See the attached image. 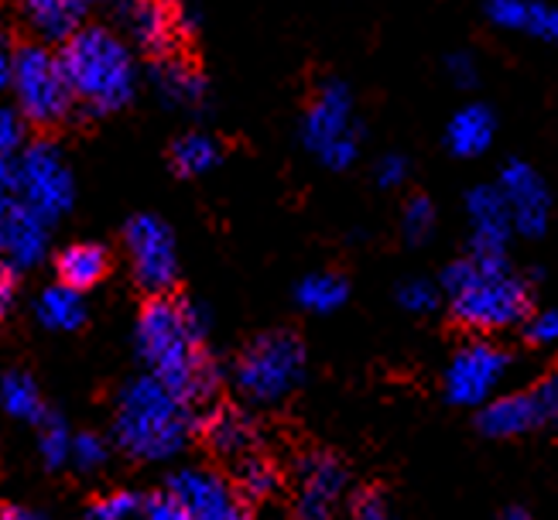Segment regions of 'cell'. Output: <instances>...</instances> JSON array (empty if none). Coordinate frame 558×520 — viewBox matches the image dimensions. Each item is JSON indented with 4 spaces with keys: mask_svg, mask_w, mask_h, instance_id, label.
Returning <instances> with one entry per match:
<instances>
[{
    "mask_svg": "<svg viewBox=\"0 0 558 520\" xmlns=\"http://www.w3.org/2000/svg\"><path fill=\"white\" fill-rule=\"evenodd\" d=\"M209 315L189 299H158L144 302L137 315V356L148 374L161 380L185 404H199L220 384V366L206 353Z\"/></svg>",
    "mask_w": 558,
    "mask_h": 520,
    "instance_id": "1",
    "label": "cell"
},
{
    "mask_svg": "<svg viewBox=\"0 0 558 520\" xmlns=\"http://www.w3.org/2000/svg\"><path fill=\"white\" fill-rule=\"evenodd\" d=\"M439 288L449 294L452 318L466 329L500 332L524 322L531 312V288L521 275H514L507 254H470L463 261H452L442 270Z\"/></svg>",
    "mask_w": 558,
    "mask_h": 520,
    "instance_id": "2",
    "label": "cell"
},
{
    "mask_svg": "<svg viewBox=\"0 0 558 520\" xmlns=\"http://www.w3.org/2000/svg\"><path fill=\"white\" fill-rule=\"evenodd\" d=\"M192 428H196L192 404H185L179 394H172L151 374L134 377L120 390L117 414H113V442L131 459L141 462L175 459L185 449Z\"/></svg>",
    "mask_w": 558,
    "mask_h": 520,
    "instance_id": "3",
    "label": "cell"
},
{
    "mask_svg": "<svg viewBox=\"0 0 558 520\" xmlns=\"http://www.w3.org/2000/svg\"><path fill=\"white\" fill-rule=\"evenodd\" d=\"M59 59L65 69V80L86 113H117L124 110L137 93V65L131 48L120 41L110 28L83 24L62 48Z\"/></svg>",
    "mask_w": 558,
    "mask_h": 520,
    "instance_id": "4",
    "label": "cell"
},
{
    "mask_svg": "<svg viewBox=\"0 0 558 520\" xmlns=\"http://www.w3.org/2000/svg\"><path fill=\"white\" fill-rule=\"evenodd\" d=\"M11 86L17 96V110L24 113V120L35 123V128H56V123H62L72 113V107H76L59 52H52V48L41 41H28L14 48Z\"/></svg>",
    "mask_w": 558,
    "mask_h": 520,
    "instance_id": "5",
    "label": "cell"
},
{
    "mask_svg": "<svg viewBox=\"0 0 558 520\" xmlns=\"http://www.w3.org/2000/svg\"><path fill=\"white\" fill-rule=\"evenodd\" d=\"M305 377V346L291 332L257 336L236 360V390L251 404H278Z\"/></svg>",
    "mask_w": 558,
    "mask_h": 520,
    "instance_id": "6",
    "label": "cell"
},
{
    "mask_svg": "<svg viewBox=\"0 0 558 520\" xmlns=\"http://www.w3.org/2000/svg\"><path fill=\"white\" fill-rule=\"evenodd\" d=\"M302 141L326 168L343 171L360 155V123L353 93L347 83L329 80L315 89L312 104L302 117Z\"/></svg>",
    "mask_w": 558,
    "mask_h": 520,
    "instance_id": "7",
    "label": "cell"
},
{
    "mask_svg": "<svg viewBox=\"0 0 558 520\" xmlns=\"http://www.w3.org/2000/svg\"><path fill=\"white\" fill-rule=\"evenodd\" d=\"M17 165V203L38 213L45 222H56L72 209L76 199V179L59 144L52 141H32L14 158Z\"/></svg>",
    "mask_w": 558,
    "mask_h": 520,
    "instance_id": "8",
    "label": "cell"
},
{
    "mask_svg": "<svg viewBox=\"0 0 558 520\" xmlns=\"http://www.w3.org/2000/svg\"><path fill=\"white\" fill-rule=\"evenodd\" d=\"M124 246L131 257L134 281L158 299L168 294L179 281V246L175 233L168 230V222L151 216V213H137L128 227H124Z\"/></svg>",
    "mask_w": 558,
    "mask_h": 520,
    "instance_id": "9",
    "label": "cell"
},
{
    "mask_svg": "<svg viewBox=\"0 0 558 520\" xmlns=\"http://www.w3.org/2000/svg\"><path fill=\"white\" fill-rule=\"evenodd\" d=\"M511 370V353L500 350L497 342L476 339L459 346L446 366V398L456 408H483L494 401L497 387Z\"/></svg>",
    "mask_w": 558,
    "mask_h": 520,
    "instance_id": "10",
    "label": "cell"
},
{
    "mask_svg": "<svg viewBox=\"0 0 558 520\" xmlns=\"http://www.w3.org/2000/svg\"><path fill=\"white\" fill-rule=\"evenodd\" d=\"M497 189L504 195L507 213H511L514 233H521L527 240H538L548 230V219H551V192H548L545 179L535 171V165H527L521 158L507 161L500 168Z\"/></svg>",
    "mask_w": 558,
    "mask_h": 520,
    "instance_id": "11",
    "label": "cell"
},
{
    "mask_svg": "<svg viewBox=\"0 0 558 520\" xmlns=\"http://www.w3.org/2000/svg\"><path fill=\"white\" fill-rule=\"evenodd\" d=\"M168 493L185 504L196 520H251V510L240 500V493L213 469H179L168 480Z\"/></svg>",
    "mask_w": 558,
    "mask_h": 520,
    "instance_id": "12",
    "label": "cell"
},
{
    "mask_svg": "<svg viewBox=\"0 0 558 520\" xmlns=\"http://www.w3.org/2000/svg\"><path fill=\"white\" fill-rule=\"evenodd\" d=\"M124 32L148 56H172L182 35V4L179 0H120L117 11Z\"/></svg>",
    "mask_w": 558,
    "mask_h": 520,
    "instance_id": "13",
    "label": "cell"
},
{
    "mask_svg": "<svg viewBox=\"0 0 558 520\" xmlns=\"http://www.w3.org/2000/svg\"><path fill=\"white\" fill-rule=\"evenodd\" d=\"M350 476L347 465L339 462L332 452H315L308 459H302L299 469V520H332V510L343 497Z\"/></svg>",
    "mask_w": 558,
    "mask_h": 520,
    "instance_id": "14",
    "label": "cell"
},
{
    "mask_svg": "<svg viewBox=\"0 0 558 520\" xmlns=\"http://www.w3.org/2000/svg\"><path fill=\"white\" fill-rule=\"evenodd\" d=\"M466 219H470L473 254H483V257L507 254V240L514 237V222L497 185H476L466 192Z\"/></svg>",
    "mask_w": 558,
    "mask_h": 520,
    "instance_id": "15",
    "label": "cell"
},
{
    "mask_svg": "<svg viewBox=\"0 0 558 520\" xmlns=\"http://www.w3.org/2000/svg\"><path fill=\"white\" fill-rule=\"evenodd\" d=\"M487 17L500 32L527 35L558 48V8L545 0H487Z\"/></svg>",
    "mask_w": 558,
    "mask_h": 520,
    "instance_id": "16",
    "label": "cell"
},
{
    "mask_svg": "<svg viewBox=\"0 0 558 520\" xmlns=\"http://www.w3.org/2000/svg\"><path fill=\"white\" fill-rule=\"evenodd\" d=\"M476 428L487 438H518L542 428V411L535 394H500L476 414Z\"/></svg>",
    "mask_w": 558,
    "mask_h": 520,
    "instance_id": "17",
    "label": "cell"
},
{
    "mask_svg": "<svg viewBox=\"0 0 558 520\" xmlns=\"http://www.w3.org/2000/svg\"><path fill=\"white\" fill-rule=\"evenodd\" d=\"M24 24L41 45H65L83 28V0H17Z\"/></svg>",
    "mask_w": 558,
    "mask_h": 520,
    "instance_id": "18",
    "label": "cell"
},
{
    "mask_svg": "<svg viewBox=\"0 0 558 520\" xmlns=\"http://www.w3.org/2000/svg\"><path fill=\"white\" fill-rule=\"evenodd\" d=\"M497 141V117L483 104H466L446 123V147L456 158H483Z\"/></svg>",
    "mask_w": 558,
    "mask_h": 520,
    "instance_id": "19",
    "label": "cell"
},
{
    "mask_svg": "<svg viewBox=\"0 0 558 520\" xmlns=\"http://www.w3.org/2000/svg\"><path fill=\"white\" fill-rule=\"evenodd\" d=\"M151 83L158 96L175 110H199L206 104V80L199 76V69L179 59L165 56L151 65Z\"/></svg>",
    "mask_w": 558,
    "mask_h": 520,
    "instance_id": "20",
    "label": "cell"
},
{
    "mask_svg": "<svg viewBox=\"0 0 558 520\" xmlns=\"http://www.w3.org/2000/svg\"><path fill=\"white\" fill-rule=\"evenodd\" d=\"M48 230H52V222H45L38 213H32L24 203H17L14 219L8 227V237H4V251H0L8 261V267L24 270V267L41 264V257L48 251Z\"/></svg>",
    "mask_w": 558,
    "mask_h": 520,
    "instance_id": "21",
    "label": "cell"
},
{
    "mask_svg": "<svg viewBox=\"0 0 558 520\" xmlns=\"http://www.w3.org/2000/svg\"><path fill=\"white\" fill-rule=\"evenodd\" d=\"M257 425L254 418L236 411V408H220L213 411V418L206 421V442L213 445L216 456L223 459H247L257 449Z\"/></svg>",
    "mask_w": 558,
    "mask_h": 520,
    "instance_id": "22",
    "label": "cell"
},
{
    "mask_svg": "<svg viewBox=\"0 0 558 520\" xmlns=\"http://www.w3.org/2000/svg\"><path fill=\"white\" fill-rule=\"evenodd\" d=\"M56 270H59V285L72 288V291H89L96 288L104 278H107V270H110V254H107V246L104 243H72L65 246V251L59 254L56 261Z\"/></svg>",
    "mask_w": 558,
    "mask_h": 520,
    "instance_id": "23",
    "label": "cell"
},
{
    "mask_svg": "<svg viewBox=\"0 0 558 520\" xmlns=\"http://www.w3.org/2000/svg\"><path fill=\"white\" fill-rule=\"evenodd\" d=\"M0 411L14 421H28L35 428L52 414L41 401L35 377L24 374V370H4V374H0Z\"/></svg>",
    "mask_w": 558,
    "mask_h": 520,
    "instance_id": "24",
    "label": "cell"
},
{
    "mask_svg": "<svg viewBox=\"0 0 558 520\" xmlns=\"http://www.w3.org/2000/svg\"><path fill=\"white\" fill-rule=\"evenodd\" d=\"M223 158V147L216 137L203 134V131H189L172 144V168L182 179H199L206 171H213Z\"/></svg>",
    "mask_w": 558,
    "mask_h": 520,
    "instance_id": "25",
    "label": "cell"
},
{
    "mask_svg": "<svg viewBox=\"0 0 558 520\" xmlns=\"http://www.w3.org/2000/svg\"><path fill=\"white\" fill-rule=\"evenodd\" d=\"M38 322L45 329H56V332H72L83 326L86 318V302L80 291H72L65 285H52L41 291V299L35 305Z\"/></svg>",
    "mask_w": 558,
    "mask_h": 520,
    "instance_id": "26",
    "label": "cell"
},
{
    "mask_svg": "<svg viewBox=\"0 0 558 520\" xmlns=\"http://www.w3.org/2000/svg\"><path fill=\"white\" fill-rule=\"evenodd\" d=\"M350 299V285L332 275V270H319V275H308L295 285V302L299 309L312 312V315H329L339 312Z\"/></svg>",
    "mask_w": 558,
    "mask_h": 520,
    "instance_id": "27",
    "label": "cell"
},
{
    "mask_svg": "<svg viewBox=\"0 0 558 520\" xmlns=\"http://www.w3.org/2000/svg\"><path fill=\"white\" fill-rule=\"evenodd\" d=\"M38 456L48 469H62L72 459V435L59 414H48L38 425Z\"/></svg>",
    "mask_w": 558,
    "mask_h": 520,
    "instance_id": "28",
    "label": "cell"
},
{
    "mask_svg": "<svg viewBox=\"0 0 558 520\" xmlns=\"http://www.w3.org/2000/svg\"><path fill=\"white\" fill-rule=\"evenodd\" d=\"M236 486H240L244 497L264 500V497H271V493L278 489V473H275V465L268 459L247 456V459H240V465H236Z\"/></svg>",
    "mask_w": 558,
    "mask_h": 520,
    "instance_id": "29",
    "label": "cell"
},
{
    "mask_svg": "<svg viewBox=\"0 0 558 520\" xmlns=\"http://www.w3.org/2000/svg\"><path fill=\"white\" fill-rule=\"evenodd\" d=\"M435 206L425 195H415V199H408L404 213H401V233L408 243H425L432 233H435Z\"/></svg>",
    "mask_w": 558,
    "mask_h": 520,
    "instance_id": "30",
    "label": "cell"
},
{
    "mask_svg": "<svg viewBox=\"0 0 558 520\" xmlns=\"http://www.w3.org/2000/svg\"><path fill=\"white\" fill-rule=\"evenodd\" d=\"M141 507L144 500L131 489H117V493H104L100 500H93L86 517L89 520H131V517H141Z\"/></svg>",
    "mask_w": 558,
    "mask_h": 520,
    "instance_id": "31",
    "label": "cell"
},
{
    "mask_svg": "<svg viewBox=\"0 0 558 520\" xmlns=\"http://www.w3.org/2000/svg\"><path fill=\"white\" fill-rule=\"evenodd\" d=\"M28 120L17 107L0 104V161H11L17 158L24 147H28Z\"/></svg>",
    "mask_w": 558,
    "mask_h": 520,
    "instance_id": "32",
    "label": "cell"
},
{
    "mask_svg": "<svg viewBox=\"0 0 558 520\" xmlns=\"http://www.w3.org/2000/svg\"><path fill=\"white\" fill-rule=\"evenodd\" d=\"M107 459H110V445L104 435H93V432L72 435V462H76L80 473H93V469L107 465Z\"/></svg>",
    "mask_w": 558,
    "mask_h": 520,
    "instance_id": "33",
    "label": "cell"
},
{
    "mask_svg": "<svg viewBox=\"0 0 558 520\" xmlns=\"http://www.w3.org/2000/svg\"><path fill=\"white\" fill-rule=\"evenodd\" d=\"M398 305L411 315L435 312V305H439V288L425 278H411L398 288Z\"/></svg>",
    "mask_w": 558,
    "mask_h": 520,
    "instance_id": "34",
    "label": "cell"
},
{
    "mask_svg": "<svg viewBox=\"0 0 558 520\" xmlns=\"http://www.w3.org/2000/svg\"><path fill=\"white\" fill-rule=\"evenodd\" d=\"M141 520H196L189 513V507L185 504H179L172 493H151L148 500H144V507H141Z\"/></svg>",
    "mask_w": 558,
    "mask_h": 520,
    "instance_id": "35",
    "label": "cell"
},
{
    "mask_svg": "<svg viewBox=\"0 0 558 520\" xmlns=\"http://www.w3.org/2000/svg\"><path fill=\"white\" fill-rule=\"evenodd\" d=\"M524 336H527V342H535V346H555L558 342V312L545 309V312L527 315Z\"/></svg>",
    "mask_w": 558,
    "mask_h": 520,
    "instance_id": "36",
    "label": "cell"
},
{
    "mask_svg": "<svg viewBox=\"0 0 558 520\" xmlns=\"http://www.w3.org/2000/svg\"><path fill=\"white\" fill-rule=\"evenodd\" d=\"M535 394V401H538V411H542V425H551L558 428V366L551 370V374L531 390Z\"/></svg>",
    "mask_w": 558,
    "mask_h": 520,
    "instance_id": "37",
    "label": "cell"
},
{
    "mask_svg": "<svg viewBox=\"0 0 558 520\" xmlns=\"http://www.w3.org/2000/svg\"><path fill=\"white\" fill-rule=\"evenodd\" d=\"M374 179L380 189H401L408 179V158L404 155H384L374 168Z\"/></svg>",
    "mask_w": 558,
    "mask_h": 520,
    "instance_id": "38",
    "label": "cell"
},
{
    "mask_svg": "<svg viewBox=\"0 0 558 520\" xmlns=\"http://www.w3.org/2000/svg\"><path fill=\"white\" fill-rule=\"evenodd\" d=\"M353 520H398V513L387 507L380 493H360L353 500Z\"/></svg>",
    "mask_w": 558,
    "mask_h": 520,
    "instance_id": "39",
    "label": "cell"
},
{
    "mask_svg": "<svg viewBox=\"0 0 558 520\" xmlns=\"http://www.w3.org/2000/svg\"><path fill=\"white\" fill-rule=\"evenodd\" d=\"M446 72H449V80H452L456 86H463V89L476 86V80H480L476 59H473L470 52H452V56L446 59Z\"/></svg>",
    "mask_w": 558,
    "mask_h": 520,
    "instance_id": "40",
    "label": "cell"
},
{
    "mask_svg": "<svg viewBox=\"0 0 558 520\" xmlns=\"http://www.w3.org/2000/svg\"><path fill=\"white\" fill-rule=\"evenodd\" d=\"M14 294H17V275L14 267H0V318H4L14 305Z\"/></svg>",
    "mask_w": 558,
    "mask_h": 520,
    "instance_id": "41",
    "label": "cell"
},
{
    "mask_svg": "<svg viewBox=\"0 0 558 520\" xmlns=\"http://www.w3.org/2000/svg\"><path fill=\"white\" fill-rule=\"evenodd\" d=\"M14 209H17V195L11 189H0V251H4V237L14 219Z\"/></svg>",
    "mask_w": 558,
    "mask_h": 520,
    "instance_id": "42",
    "label": "cell"
},
{
    "mask_svg": "<svg viewBox=\"0 0 558 520\" xmlns=\"http://www.w3.org/2000/svg\"><path fill=\"white\" fill-rule=\"evenodd\" d=\"M11 62H14V52L8 48V38L0 35V89L11 86Z\"/></svg>",
    "mask_w": 558,
    "mask_h": 520,
    "instance_id": "43",
    "label": "cell"
},
{
    "mask_svg": "<svg viewBox=\"0 0 558 520\" xmlns=\"http://www.w3.org/2000/svg\"><path fill=\"white\" fill-rule=\"evenodd\" d=\"M0 520H45L32 510H21V507H8V510H0Z\"/></svg>",
    "mask_w": 558,
    "mask_h": 520,
    "instance_id": "44",
    "label": "cell"
},
{
    "mask_svg": "<svg viewBox=\"0 0 558 520\" xmlns=\"http://www.w3.org/2000/svg\"><path fill=\"white\" fill-rule=\"evenodd\" d=\"M500 520H531V517H527V510L511 507V510H504V517H500Z\"/></svg>",
    "mask_w": 558,
    "mask_h": 520,
    "instance_id": "45",
    "label": "cell"
},
{
    "mask_svg": "<svg viewBox=\"0 0 558 520\" xmlns=\"http://www.w3.org/2000/svg\"><path fill=\"white\" fill-rule=\"evenodd\" d=\"M83 4L89 8V4H104V0H83Z\"/></svg>",
    "mask_w": 558,
    "mask_h": 520,
    "instance_id": "46",
    "label": "cell"
}]
</instances>
